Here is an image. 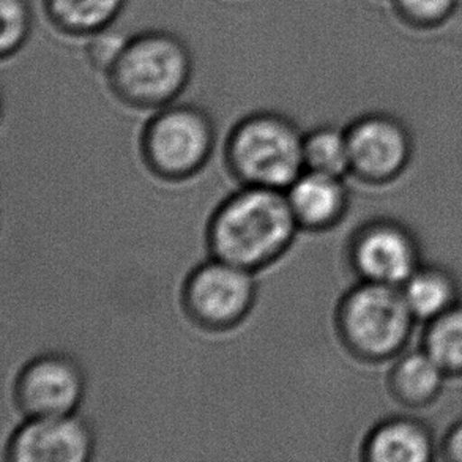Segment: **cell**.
<instances>
[{
  "instance_id": "obj_1",
  "label": "cell",
  "mask_w": 462,
  "mask_h": 462,
  "mask_svg": "<svg viewBox=\"0 0 462 462\" xmlns=\"http://www.w3.org/2000/svg\"><path fill=\"white\" fill-rule=\"evenodd\" d=\"M299 231L284 191L240 187L210 215L206 246L210 256L257 273L286 256Z\"/></svg>"
},
{
  "instance_id": "obj_2",
  "label": "cell",
  "mask_w": 462,
  "mask_h": 462,
  "mask_svg": "<svg viewBox=\"0 0 462 462\" xmlns=\"http://www.w3.org/2000/svg\"><path fill=\"white\" fill-rule=\"evenodd\" d=\"M193 76V56L179 35L145 31L126 38L105 73L106 84L122 105L156 111L175 103Z\"/></svg>"
},
{
  "instance_id": "obj_3",
  "label": "cell",
  "mask_w": 462,
  "mask_h": 462,
  "mask_svg": "<svg viewBox=\"0 0 462 462\" xmlns=\"http://www.w3.org/2000/svg\"><path fill=\"white\" fill-rule=\"evenodd\" d=\"M417 320L400 288L356 282L337 300L333 327L352 358L377 365L393 362L411 343Z\"/></svg>"
},
{
  "instance_id": "obj_4",
  "label": "cell",
  "mask_w": 462,
  "mask_h": 462,
  "mask_svg": "<svg viewBox=\"0 0 462 462\" xmlns=\"http://www.w3.org/2000/svg\"><path fill=\"white\" fill-rule=\"evenodd\" d=\"M303 136L300 126L286 114H248L227 134L226 169L240 187L286 191L305 171Z\"/></svg>"
},
{
  "instance_id": "obj_5",
  "label": "cell",
  "mask_w": 462,
  "mask_h": 462,
  "mask_svg": "<svg viewBox=\"0 0 462 462\" xmlns=\"http://www.w3.org/2000/svg\"><path fill=\"white\" fill-rule=\"evenodd\" d=\"M217 145L210 113L193 103H171L145 122L139 138L141 158L153 177L169 183L193 179L206 168Z\"/></svg>"
},
{
  "instance_id": "obj_6",
  "label": "cell",
  "mask_w": 462,
  "mask_h": 462,
  "mask_svg": "<svg viewBox=\"0 0 462 462\" xmlns=\"http://www.w3.org/2000/svg\"><path fill=\"white\" fill-rule=\"evenodd\" d=\"M257 294L256 273L210 256L185 278L180 307L194 327L207 333H226L250 318Z\"/></svg>"
},
{
  "instance_id": "obj_7",
  "label": "cell",
  "mask_w": 462,
  "mask_h": 462,
  "mask_svg": "<svg viewBox=\"0 0 462 462\" xmlns=\"http://www.w3.org/2000/svg\"><path fill=\"white\" fill-rule=\"evenodd\" d=\"M344 259L356 282L401 288L421 265L417 234L400 219H366L350 232Z\"/></svg>"
},
{
  "instance_id": "obj_8",
  "label": "cell",
  "mask_w": 462,
  "mask_h": 462,
  "mask_svg": "<svg viewBox=\"0 0 462 462\" xmlns=\"http://www.w3.org/2000/svg\"><path fill=\"white\" fill-rule=\"evenodd\" d=\"M346 136L350 175L366 185L393 183L412 162V132L393 114H362L346 126Z\"/></svg>"
},
{
  "instance_id": "obj_9",
  "label": "cell",
  "mask_w": 462,
  "mask_h": 462,
  "mask_svg": "<svg viewBox=\"0 0 462 462\" xmlns=\"http://www.w3.org/2000/svg\"><path fill=\"white\" fill-rule=\"evenodd\" d=\"M88 392L81 363L65 352H43L19 369L13 402L24 419L76 413Z\"/></svg>"
},
{
  "instance_id": "obj_10",
  "label": "cell",
  "mask_w": 462,
  "mask_h": 462,
  "mask_svg": "<svg viewBox=\"0 0 462 462\" xmlns=\"http://www.w3.org/2000/svg\"><path fill=\"white\" fill-rule=\"evenodd\" d=\"M97 451L94 426L79 413L24 419L5 445L8 462H88Z\"/></svg>"
},
{
  "instance_id": "obj_11",
  "label": "cell",
  "mask_w": 462,
  "mask_h": 462,
  "mask_svg": "<svg viewBox=\"0 0 462 462\" xmlns=\"http://www.w3.org/2000/svg\"><path fill=\"white\" fill-rule=\"evenodd\" d=\"M284 193L300 231H331L349 213L350 191L344 177L303 171Z\"/></svg>"
},
{
  "instance_id": "obj_12",
  "label": "cell",
  "mask_w": 462,
  "mask_h": 462,
  "mask_svg": "<svg viewBox=\"0 0 462 462\" xmlns=\"http://www.w3.org/2000/svg\"><path fill=\"white\" fill-rule=\"evenodd\" d=\"M438 445L432 430L413 417H388L363 439L360 457L366 462H428Z\"/></svg>"
},
{
  "instance_id": "obj_13",
  "label": "cell",
  "mask_w": 462,
  "mask_h": 462,
  "mask_svg": "<svg viewBox=\"0 0 462 462\" xmlns=\"http://www.w3.org/2000/svg\"><path fill=\"white\" fill-rule=\"evenodd\" d=\"M448 375L423 347L404 350L388 371L387 388L392 398L406 409H425L442 394Z\"/></svg>"
},
{
  "instance_id": "obj_14",
  "label": "cell",
  "mask_w": 462,
  "mask_h": 462,
  "mask_svg": "<svg viewBox=\"0 0 462 462\" xmlns=\"http://www.w3.org/2000/svg\"><path fill=\"white\" fill-rule=\"evenodd\" d=\"M400 289L415 320L425 325L461 301L457 275L436 263H421Z\"/></svg>"
},
{
  "instance_id": "obj_15",
  "label": "cell",
  "mask_w": 462,
  "mask_h": 462,
  "mask_svg": "<svg viewBox=\"0 0 462 462\" xmlns=\"http://www.w3.org/2000/svg\"><path fill=\"white\" fill-rule=\"evenodd\" d=\"M126 0H43L50 24L63 35L88 38L111 29Z\"/></svg>"
},
{
  "instance_id": "obj_16",
  "label": "cell",
  "mask_w": 462,
  "mask_h": 462,
  "mask_svg": "<svg viewBox=\"0 0 462 462\" xmlns=\"http://www.w3.org/2000/svg\"><path fill=\"white\" fill-rule=\"evenodd\" d=\"M305 171L346 177L350 174L346 126L320 125L303 136Z\"/></svg>"
},
{
  "instance_id": "obj_17",
  "label": "cell",
  "mask_w": 462,
  "mask_h": 462,
  "mask_svg": "<svg viewBox=\"0 0 462 462\" xmlns=\"http://www.w3.org/2000/svg\"><path fill=\"white\" fill-rule=\"evenodd\" d=\"M421 347L448 377H462V300L426 324Z\"/></svg>"
},
{
  "instance_id": "obj_18",
  "label": "cell",
  "mask_w": 462,
  "mask_h": 462,
  "mask_svg": "<svg viewBox=\"0 0 462 462\" xmlns=\"http://www.w3.org/2000/svg\"><path fill=\"white\" fill-rule=\"evenodd\" d=\"M461 0H390L394 19L412 32H434L450 23Z\"/></svg>"
},
{
  "instance_id": "obj_19",
  "label": "cell",
  "mask_w": 462,
  "mask_h": 462,
  "mask_svg": "<svg viewBox=\"0 0 462 462\" xmlns=\"http://www.w3.org/2000/svg\"><path fill=\"white\" fill-rule=\"evenodd\" d=\"M2 37L0 54L8 59L24 48L33 29V8L31 0H0Z\"/></svg>"
},
{
  "instance_id": "obj_20",
  "label": "cell",
  "mask_w": 462,
  "mask_h": 462,
  "mask_svg": "<svg viewBox=\"0 0 462 462\" xmlns=\"http://www.w3.org/2000/svg\"><path fill=\"white\" fill-rule=\"evenodd\" d=\"M126 38L128 37L120 35L117 32H109V29L88 37V43L86 46L88 63L97 71H101L105 75L107 69L113 65L116 57L119 56Z\"/></svg>"
},
{
  "instance_id": "obj_21",
  "label": "cell",
  "mask_w": 462,
  "mask_h": 462,
  "mask_svg": "<svg viewBox=\"0 0 462 462\" xmlns=\"http://www.w3.org/2000/svg\"><path fill=\"white\" fill-rule=\"evenodd\" d=\"M440 455L445 461L462 462V419L455 421L445 432L442 444H440Z\"/></svg>"
}]
</instances>
